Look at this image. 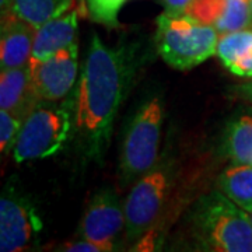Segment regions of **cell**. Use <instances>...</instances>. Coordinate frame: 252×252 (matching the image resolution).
Returning a JSON list of instances; mask_svg holds the SVG:
<instances>
[{
  "instance_id": "1",
  "label": "cell",
  "mask_w": 252,
  "mask_h": 252,
  "mask_svg": "<svg viewBox=\"0 0 252 252\" xmlns=\"http://www.w3.org/2000/svg\"><path fill=\"white\" fill-rule=\"evenodd\" d=\"M133 72L132 51L105 45L97 34L91 36L74 99V127L87 160L101 161L108 150L115 117Z\"/></svg>"
},
{
  "instance_id": "2",
  "label": "cell",
  "mask_w": 252,
  "mask_h": 252,
  "mask_svg": "<svg viewBox=\"0 0 252 252\" xmlns=\"http://www.w3.org/2000/svg\"><path fill=\"white\" fill-rule=\"evenodd\" d=\"M190 233L206 251L252 252L250 215L221 190L199 199L190 215Z\"/></svg>"
},
{
  "instance_id": "3",
  "label": "cell",
  "mask_w": 252,
  "mask_h": 252,
  "mask_svg": "<svg viewBox=\"0 0 252 252\" xmlns=\"http://www.w3.org/2000/svg\"><path fill=\"white\" fill-rule=\"evenodd\" d=\"M156 46L174 69L189 70L216 54L220 34L215 26L205 24L189 14H160L157 20Z\"/></svg>"
},
{
  "instance_id": "4",
  "label": "cell",
  "mask_w": 252,
  "mask_h": 252,
  "mask_svg": "<svg viewBox=\"0 0 252 252\" xmlns=\"http://www.w3.org/2000/svg\"><path fill=\"white\" fill-rule=\"evenodd\" d=\"M164 105L158 95L150 97L132 117L121 147L119 180L126 187L135 184L158 161Z\"/></svg>"
},
{
  "instance_id": "5",
  "label": "cell",
  "mask_w": 252,
  "mask_h": 252,
  "mask_svg": "<svg viewBox=\"0 0 252 252\" xmlns=\"http://www.w3.org/2000/svg\"><path fill=\"white\" fill-rule=\"evenodd\" d=\"M72 132V112L66 104L41 101L24 119L13 150L16 162L42 160L58 154Z\"/></svg>"
},
{
  "instance_id": "6",
  "label": "cell",
  "mask_w": 252,
  "mask_h": 252,
  "mask_svg": "<svg viewBox=\"0 0 252 252\" xmlns=\"http://www.w3.org/2000/svg\"><path fill=\"white\" fill-rule=\"evenodd\" d=\"M174 184L172 158H158L156 165L133 184L125 203L126 241L136 240L150 228L162 212Z\"/></svg>"
},
{
  "instance_id": "7",
  "label": "cell",
  "mask_w": 252,
  "mask_h": 252,
  "mask_svg": "<svg viewBox=\"0 0 252 252\" xmlns=\"http://www.w3.org/2000/svg\"><path fill=\"white\" fill-rule=\"evenodd\" d=\"M41 230L36 206L10 181L0 198V251H27L38 241Z\"/></svg>"
},
{
  "instance_id": "8",
  "label": "cell",
  "mask_w": 252,
  "mask_h": 252,
  "mask_svg": "<svg viewBox=\"0 0 252 252\" xmlns=\"http://www.w3.org/2000/svg\"><path fill=\"white\" fill-rule=\"evenodd\" d=\"M125 228V206L112 188L97 190L87 203L76 237L98 244L104 251L117 250V237Z\"/></svg>"
},
{
  "instance_id": "9",
  "label": "cell",
  "mask_w": 252,
  "mask_h": 252,
  "mask_svg": "<svg viewBox=\"0 0 252 252\" xmlns=\"http://www.w3.org/2000/svg\"><path fill=\"white\" fill-rule=\"evenodd\" d=\"M77 72L79 45L73 42L31 70L38 98L49 102L66 98L77 80Z\"/></svg>"
},
{
  "instance_id": "10",
  "label": "cell",
  "mask_w": 252,
  "mask_h": 252,
  "mask_svg": "<svg viewBox=\"0 0 252 252\" xmlns=\"http://www.w3.org/2000/svg\"><path fill=\"white\" fill-rule=\"evenodd\" d=\"M79 34V11L72 9L59 17L52 18L35 28L34 45L30 58V69L32 70L41 62L51 58L58 51L77 42Z\"/></svg>"
},
{
  "instance_id": "11",
  "label": "cell",
  "mask_w": 252,
  "mask_h": 252,
  "mask_svg": "<svg viewBox=\"0 0 252 252\" xmlns=\"http://www.w3.org/2000/svg\"><path fill=\"white\" fill-rule=\"evenodd\" d=\"M35 28L14 13H1L0 66L1 70L23 67L30 63Z\"/></svg>"
},
{
  "instance_id": "12",
  "label": "cell",
  "mask_w": 252,
  "mask_h": 252,
  "mask_svg": "<svg viewBox=\"0 0 252 252\" xmlns=\"http://www.w3.org/2000/svg\"><path fill=\"white\" fill-rule=\"evenodd\" d=\"M41 102L34 89L30 66L1 70L0 74V109L26 119Z\"/></svg>"
},
{
  "instance_id": "13",
  "label": "cell",
  "mask_w": 252,
  "mask_h": 252,
  "mask_svg": "<svg viewBox=\"0 0 252 252\" xmlns=\"http://www.w3.org/2000/svg\"><path fill=\"white\" fill-rule=\"evenodd\" d=\"M74 4L76 0H10L6 11L14 13L30 26L38 28L46 21L70 11Z\"/></svg>"
},
{
  "instance_id": "14",
  "label": "cell",
  "mask_w": 252,
  "mask_h": 252,
  "mask_svg": "<svg viewBox=\"0 0 252 252\" xmlns=\"http://www.w3.org/2000/svg\"><path fill=\"white\" fill-rule=\"evenodd\" d=\"M219 190L245 212L252 210V164H233L220 174Z\"/></svg>"
},
{
  "instance_id": "15",
  "label": "cell",
  "mask_w": 252,
  "mask_h": 252,
  "mask_svg": "<svg viewBox=\"0 0 252 252\" xmlns=\"http://www.w3.org/2000/svg\"><path fill=\"white\" fill-rule=\"evenodd\" d=\"M224 150L234 164H252V115H243L230 124Z\"/></svg>"
},
{
  "instance_id": "16",
  "label": "cell",
  "mask_w": 252,
  "mask_h": 252,
  "mask_svg": "<svg viewBox=\"0 0 252 252\" xmlns=\"http://www.w3.org/2000/svg\"><path fill=\"white\" fill-rule=\"evenodd\" d=\"M252 49V27L221 34L219 36L216 48L217 58L225 69L240 61Z\"/></svg>"
},
{
  "instance_id": "17",
  "label": "cell",
  "mask_w": 252,
  "mask_h": 252,
  "mask_svg": "<svg viewBox=\"0 0 252 252\" xmlns=\"http://www.w3.org/2000/svg\"><path fill=\"white\" fill-rule=\"evenodd\" d=\"M217 32L228 34L252 27L251 0H227L224 11L215 24Z\"/></svg>"
},
{
  "instance_id": "18",
  "label": "cell",
  "mask_w": 252,
  "mask_h": 252,
  "mask_svg": "<svg viewBox=\"0 0 252 252\" xmlns=\"http://www.w3.org/2000/svg\"><path fill=\"white\" fill-rule=\"evenodd\" d=\"M127 0H84L89 17L107 28H117L119 26L118 16L122 6Z\"/></svg>"
},
{
  "instance_id": "19",
  "label": "cell",
  "mask_w": 252,
  "mask_h": 252,
  "mask_svg": "<svg viewBox=\"0 0 252 252\" xmlns=\"http://www.w3.org/2000/svg\"><path fill=\"white\" fill-rule=\"evenodd\" d=\"M23 122L24 119L0 109V150L3 156H7L14 150Z\"/></svg>"
},
{
  "instance_id": "20",
  "label": "cell",
  "mask_w": 252,
  "mask_h": 252,
  "mask_svg": "<svg viewBox=\"0 0 252 252\" xmlns=\"http://www.w3.org/2000/svg\"><path fill=\"white\" fill-rule=\"evenodd\" d=\"M225 1L227 0H193L187 14L205 24L215 26L221 13L224 11Z\"/></svg>"
},
{
  "instance_id": "21",
  "label": "cell",
  "mask_w": 252,
  "mask_h": 252,
  "mask_svg": "<svg viewBox=\"0 0 252 252\" xmlns=\"http://www.w3.org/2000/svg\"><path fill=\"white\" fill-rule=\"evenodd\" d=\"M59 250L67 252H105L104 248L98 244L89 241V240H84V238H77V237L73 241H67V243L62 244Z\"/></svg>"
},
{
  "instance_id": "22",
  "label": "cell",
  "mask_w": 252,
  "mask_h": 252,
  "mask_svg": "<svg viewBox=\"0 0 252 252\" xmlns=\"http://www.w3.org/2000/svg\"><path fill=\"white\" fill-rule=\"evenodd\" d=\"M227 70H230L238 77L252 79V49L245 56H243L240 61H237L234 64H231Z\"/></svg>"
},
{
  "instance_id": "23",
  "label": "cell",
  "mask_w": 252,
  "mask_h": 252,
  "mask_svg": "<svg viewBox=\"0 0 252 252\" xmlns=\"http://www.w3.org/2000/svg\"><path fill=\"white\" fill-rule=\"evenodd\" d=\"M164 7V13H168L172 16L187 14V11L193 3V0H160Z\"/></svg>"
},
{
  "instance_id": "24",
  "label": "cell",
  "mask_w": 252,
  "mask_h": 252,
  "mask_svg": "<svg viewBox=\"0 0 252 252\" xmlns=\"http://www.w3.org/2000/svg\"><path fill=\"white\" fill-rule=\"evenodd\" d=\"M234 93L244 101H247V102H250L252 104V80L247 81V83H243V84H240V86H237L233 89Z\"/></svg>"
},
{
  "instance_id": "25",
  "label": "cell",
  "mask_w": 252,
  "mask_h": 252,
  "mask_svg": "<svg viewBox=\"0 0 252 252\" xmlns=\"http://www.w3.org/2000/svg\"><path fill=\"white\" fill-rule=\"evenodd\" d=\"M248 215H250V219H251V223H252V210L248 213Z\"/></svg>"
},
{
  "instance_id": "26",
  "label": "cell",
  "mask_w": 252,
  "mask_h": 252,
  "mask_svg": "<svg viewBox=\"0 0 252 252\" xmlns=\"http://www.w3.org/2000/svg\"><path fill=\"white\" fill-rule=\"evenodd\" d=\"M251 7H252V0H251Z\"/></svg>"
}]
</instances>
